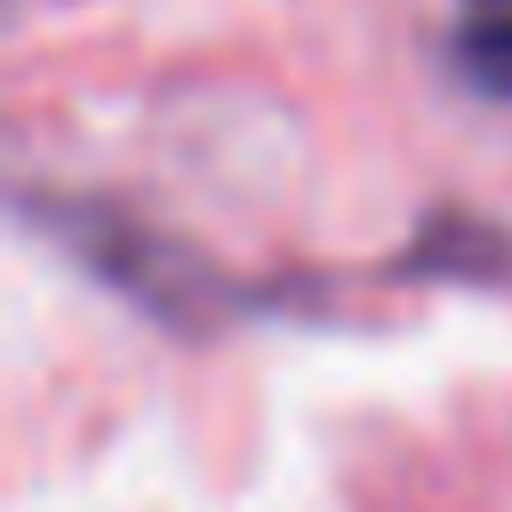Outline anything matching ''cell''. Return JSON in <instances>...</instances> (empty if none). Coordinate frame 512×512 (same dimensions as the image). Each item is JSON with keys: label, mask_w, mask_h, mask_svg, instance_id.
I'll use <instances>...</instances> for the list:
<instances>
[{"label": "cell", "mask_w": 512, "mask_h": 512, "mask_svg": "<svg viewBox=\"0 0 512 512\" xmlns=\"http://www.w3.org/2000/svg\"><path fill=\"white\" fill-rule=\"evenodd\" d=\"M448 72H456L472 96L512 104V0H456Z\"/></svg>", "instance_id": "cell-2"}, {"label": "cell", "mask_w": 512, "mask_h": 512, "mask_svg": "<svg viewBox=\"0 0 512 512\" xmlns=\"http://www.w3.org/2000/svg\"><path fill=\"white\" fill-rule=\"evenodd\" d=\"M24 216H32L72 264H88L96 280H112L128 304L160 312L168 328H200L216 304H232L224 272L200 264V248H184V240H168V232L120 216V208H104V200H48V192H24Z\"/></svg>", "instance_id": "cell-1"}]
</instances>
